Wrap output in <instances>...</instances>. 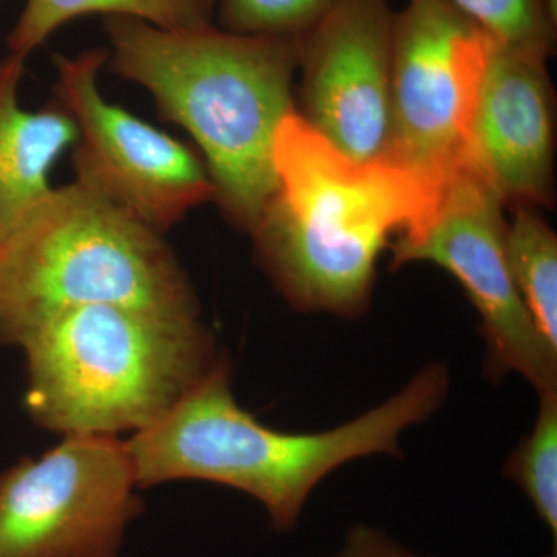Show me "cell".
I'll return each mask as SVG.
<instances>
[{"label": "cell", "mask_w": 557, "mask_h": 557, "mask_svg": "<svg viewBox=\"0 0 557 557\" xmlns=\"http://www.w3.org/2000/svg\"><path fill=\"white\" fill-rule=\"evenodd\" d=\"M448 392V369L434 362L343 426L289 434L237 405L222 357L159 420L127 440V453L138 486L190 479L234 487L259 500L276 530L287 531L335 469L373 454L401 456L399 435L434 416Z\"/></svg>", "instance_id": "obj_1"}, {"label": "cell", "mask_w": 557, "mask_h": 557, "mask_svg": "<svg viewBox=\"0 0 557 557\" xmlns=\"http://www.w3.org/2000/svg\"><path fill=\"white\" fill-rule=\"evenodd\" d=\"M110 69L145 87L196 139L220 207L252 233L276 188L274 138L293 112L298 36L236 35L214 25L166 30L134 17L104 21Z\"/></svg>", "instance_id": "obj_2"}, {"label": "cell", "mask_w": 557, "mask_h": 557, "mask_svg": "<svg viewBox=\"0 0 557 557\" xmlns=\"http://www.w3.org/2000/svg\"><path fill=\"white\" fill-rule=\"evenodd\" d=\"M273 168L276 188L251 233L263 267L296 309L357 317L388 237L420 228L443 185L350 159L295 110L278 126Z\"/></svg>", "instance_id": "obj_3"}, {"label": "cell", "mask_w": 557, "mask_h": 557, "mask_svg": "<svg viewBox=\"0 0 557 557\" xmlns=\"http://www.w3.org/2000/svg\"><path fill=\"white\" fill-rule=\"evenodd\" d=\"M13 346L27 359L25 408L64 435L141 431L222 358L199 318L120 306L54 311Z\"/></svg>", "instance_id": "obj_4"}, {"label": "cell", "mask_w": 557, "mask_h": 557, "mask_svg": "<svg viewBox=\"0 0 557 557\" xmlns=\"http://www.w3.org/2000/svg\"><path fill=\"white\" fill-rule=\"evenodd\" d=\"M131 307L199 318L163 234L79 185L51 188L0 240V343L54 311Z\"/></svg>", "instance_id": "obj_5"}, {"label": "cell", "mask_w": 557, "mask_h": 557, "mask_svg": "<svg viewBox=\"0 0 557 557\" xmlns=\"http://www.w3.org/2000/svg\"><path fill=\"white\" fill-rule=\"evenodd\" d=\"M496 39L449 0H409L392 30L391 135L383 159L443 185L469 164Z\"/></svg>", "instance_id": "obj_6"}, {"label": "cell", "mask_w": 557, "mask_h": 557, "mask_svg": "<svg viewBox=\"0 0 557 557\" xmlns=\"http://www.w3.org/2000/svg\"><path fill=\"white\" fill-rule=\"evenodd\" d=\"M502 203L475 168H460L443 183L426 222L392 245V262H431L453 274L482 319L490 376L516 372L539 395L557 392V350L534 325L509 271Z\"/></svg>", "instance_id": "obj_7"}, {"label": "cell", "mask_w": 557, "mask_h": 557, "mask_svg": "<svg viewBox=\"0 0 557 557\" xmlns=\"http://www.w3.org/2000/svg\"><path fill=\"white\" fill-rule=\"evenodd\" d=\"M137 486L126 442L65 435L0 474V557H119Z\"/></svg>", "instance_id": "obj_8"}, {"label": "cell", "mask_w": 557, "mask_h": 557, "mask_svg": "<svg viewBox=\"0 0 557 557\" xmlns=\"http://www.w3.org/2000/svg\"><path fill=\"white\" fill-rule=\"evenodd\" d=\"M108 58L106 49L54 57L57 102L78 131L76 182L164 234L190 209L214 200V186L188 146L102 97L98 75Z\"/></svg>", "instance_id": "obj_9"}, {"label": "cell", "mask_w": 557, "mask_h": 557, "mask_svg": "<svg viewBox=\"0 0 557 557\" xmlns=\"http://www.w3.org/2000/svg\"><path fill=\"white\" fill-rule=\"evenodd\" d=\"M394 16L387 0H335L299 36L304 119L354 160L386 153Z\"/></svg>", "instance_id": "obj_10"}, {"label": "cell", "mask_w": 557, "mask_h": 557, "mask_svg": "<svg viewBox=\"0 0 557 557\" xmlns=\"http://www.w3.org/2000/svg\"><path fill=\"white\" fill-rule=\"evenodd\" d=\"M544 61L496 40L472 123L469 164L502 200L544 203L552 190V95Z\"/></svg>", "instance_id": "obj_11"}, {"label": "cell", "mask_w": 557, "mask_h": 557, "mask_svg": "<svg viewBox=\"0 0 557 557\" xmlns=\"http://www.w3.org/2000/svg\"><path fill=\"white\" fill-rule=\"evenodd\" d=\"M24 67L14 54L0 60V240L49 193L51 166L78 137L60 102L38 112L22 108Z\"/></svg>", "instance_id": "obj_12"}, {"label": "cell", "mask_w": 557, "mask_h": 557, "mask_svg": "<svg viewBox=\"0 0 557 557\" xmlns=\"http://www.w3.org/2000/svg\"><path fill=\"white\" fill-rule=\"evenodd\" d=\"M134 17L166 30H193L211 25L205 0H27L7 38L10 54L27 60L58 28L86 14Z\"/></svg>", "instance_id": "obj_13"}, {"label": "cell", "mask_w": 557, "mask_h": 557, "mask_svg": "<svg viewBox=\"0 0 557 557\" xmlns=\"http://www.w3.org/2000/svg\"><path fill=\"white\" fill-rule=\"evenodd\" d=\"M507 259L512 281L541 335L557 350V240L536 212L518 205L507 226Z\"/></svg>", "instance_id": "obj_14"}, {"label": "cell", "mask_w": 557, "mask_h": 557, "mask_svg": "<svg viewBox=\"0 0 557 557\" xmlns=\"http://www.w3.org/2000/svg\"><path fill=\"white\" fill-rule=\"evenodd\" d=\"M533 431L512 450L505 475L522 487L557 545V392L539 395Z\"/></svg>", "instance_id": "obj_15"}, {"label": "cell", "mask_w": 557, "mask_h": 557, "mask_svg": "<svg viewBox=\"0 0 557 557\" xmlns=\"http://www.w3.org/2000/svg\"><path fill=\"white\" fill-rule=\"evenodd\" d=\"M494 39L545 60L555 46L556 0H449Z\"/></svg>", "instance_id": "obj_16"}, {"label": "cell", "mask_w": 557, "mask_h": 557, "mask_svg": "<svg viewBox=\"0 0 557 557\" xmlns=\"http://www.w3.org/2000/svg\"><path fill=\"white\" fill-rule=\"evenodd\" d=\"M222 30L236 35L302 36L335 0H218ZM215 2V3H218Z\"/></svg>", "instance_id": "obj_17"}, {"label": "cell", "mask_w": 557, "mask_h": 557, "mask_svg": "<svg viewBox=\"0 0 557 557\" xmlns=\"http://www.w3.org/2000/svg\"><path fill=\"white\" fill-rule=\"evenodd\" d=\"M333 557H424L410 552L379 528L355 525L348 531L343 547Z\"/></svg>", "instance_id": "obj_18"}, {"label": "cell", "mask_w": 557, "mask_h": 557, "mask_svg": "<svg viewBox=\"0 0 557 557\" xmlns=\"http://www.w3.org/2000/svg\"><path fill=\"white\" fill-rule=\"evenodd\" d=\"M205 2H207L211 9H214L215 2H218V0H205Z\"/></svg>", "instance_id": "obj_19"}, {"label": "cell", "mask_w": 557, "mask_h": 557, "mask_svg": "<svg viewBox=\"0 0 557 557\" xmlns=\"http://www.w3.org/2000/svg\"><path fill=\"white\" fill-rule=\"evenodd\" d=\"M556 2H557V0H556Z\"/></svg>", "instance_id": "obj_20"}]
</instances>
